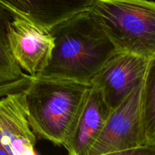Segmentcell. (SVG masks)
<instances>
[{"label":"cell","mask_w":155,"mask_h":155,"mask_svg":"<svg viewBox=\"0 0 155 155\" xmlns=\"http://www.w3.org/2000/svg\"><path fill=\"white\" fill-rule=\"evenodd\" d=\"M50 32L54 39L51 59L33 77L90 84L104 64L119 52L88 10L59 23Z\"/></svg>","instance_id":"6da1fadb"},{"label":"cell","mask_w":155,"mask_h":155,"mask_svg":"<svg viewBox=\"0 0 155 155\" xmlns=\"http://www.w3.org/2000/svg\"><path fill=\"white\" fill-rule=\"evenodd\" d=\"M32 77L31 83L25 89L30 127L39 138L62 146L72 131L91 85Z\"/></svg>","instance_id":"7a4b0ae2"},{"label":"cell","mask_w":155,"mask_h":155,"mask_svg":"<svg viewBox=\"0 0 155 155\" xmlns=\"http://www.w3.org/2000/svg\"><path fill=\"white\" fill-rule=\"evenodd\" d=\"M88 11L119 52L155 54V2L93 0Z\"/></svg>","instance_id":"3957f363"},{"label":"cell","mask_w":155,"mask_h":155,"mask_svg":"<svg viewBox=\"0 0 155 155\" xmlns=\"http://www.w3.org/2000/svg\"><path fill=\"white\" fill-rule=\"evenodd\" d=\"M142 85L143 81L111 110L89 155L130 154L146 142L142 126Z\"/></svg>","instance_id":"277c9868"},{"label":"cell","mask_w":155,"mask_h":155,"mask_svg":"<svg viewBox=\"0 0 155 155\" xmlns=\"http://www.w3.org/2000/svg\"><path fill=\"white\" fill-rule=\"evenodd\" d=\"M6 36L11 54L21 69L31 77L45 70L54 46L51 32L12 15L6 25Z\"/></svg>","instance_id":"5b68a950"},{"label":"cell","mask_w":155,"mask_h":155,"mask_svg":"<svg viewBox=\"0 0 155 155\" xmlns=\"http://www.w3.org/2000/svg\"><path fill=\"white\" fill-rule=\"evenodd\" d=\"M148 61L132 53L117 52L95 74L90 85L101 90L113 110L143 81Z\"/></svg>","instance_id":"8992f818"},{"label":"cell","mask_w":155,"mask_h":155,"mask_svg":"<svg viewBox=\"0 0 155 155\" xmlns=\"http://www.w3.org/2000/svg\"><path fill=\"white\" fill-rule=\"evenodd\" d=\"M0 141L8 155L36 154V137L27 117L25 89L0 98Z\"/></svg>","instance_id":"52a82bcc"},{"label":"cell","mask_w":155,"mask_h":155,"mask_svg":"<svg viewBox=\"0 0 155 155\" xmlns=\"http://www.w3.org/2000/svg\"><path fill=\"white\" fill-rule=\"evenodd\" d=\"M112 109L102 92L91 86L72 131L62 146L70 155H89Z\"/></svg>","instance_id":"ba28073f"},{"label":"cell","mask_w":155,"mask_h":155,"mask_svg":"<svg viewBox=\"0 0 155 155\" xmlns=\"http://www.w3.org/2000/svg\"><path fill=\"white\" fill-rule=\"evenodd\" d=\"M93 0H0L11 15L21 17L50 30L59 23L87 11Z\"/></svg>","instance_id":"9c48e42d"},{"label":"cell","mask_w":155,"mask_h":155,"mask_svg":"<svg viewBox=\"0 0 155 155\" xmlns=\"http://www.w3.org/2000/svg\"><path fill=\"white\" fill-rule=\"evenodd\" d=\"M142 117L145 143L155 142V54L148 59L144 77Z\"/></svg>","instance_id":"30bf717a"},{"label":"cell","mask_w":155,"mask_h":155,"mask_svg":"<svg viewBox=\"0 0 155 155\" xmlns=\"http://www.w3.org/2000/svg\"><path fill=\"white\" fill-rule=\"evenodd\" d=\"M8 15L10 14L0 6V84L15 81L26 75L12 57L8 45L6 25L12 17Z\"/></svg>","instance_id":"8fae6325"},{"label":"cell","mask_w":155,"mask_h":155,"mask_svg":"<svg viewBox=\"0 0 155 155\" xmlns=\"http://www.w3.org/2000/svg\"><path fill=\"white\" fill-rule=\"evenodd\" d=\"M130 154L155 155V142H148L133 150Z\"/></svg>","instance_id":"7c38bea8"},{"label":"cell","mask_w":155,"mask_h":155,"mask_svg":"<svg viewBox=\"0 0 155 155\" xmlns=\"http://www.w3.org/2000/svg\"><path fill=\"white\" fill-rule=\"evenodd\" d=\"M0 154H3V155H8L7 153H6V151H5V149L3 148L2 145V143H1V141H0Z\"/></svg>","instance_id":"4fadbf2b"}]
</instances>
